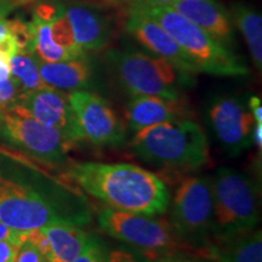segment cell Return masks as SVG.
Listing matches in <instances>:
<instances>
[{
  "mask_svg": "<svg viewBox=\"0 0 262 262\" xmlns=\"http://www.w3.org/2000/svg\"><path fill=\"white\" fill-rule=\"evenodd\" d=\"M88 194L114 210L162 215L170 204V194L156 173L126 163H71L66 171Z\"/></svg>",
  "mask_w": 262,
  "mask_h": 262,
  "instance_id": "obj_1",
  "label": "cell"
},
{
  "mask_svg": "<svg viewBox=\"0 0 262 262\" xmlns=\"http://www.w3.org/2000/svg\"><path fill=\"white\" fill-rule=\"evenodd\" d=\"M86 199L70 186L48 191L0 172V221L19 232H28L55 222L78 226L89 224Z\"/></svg>",
  "mask_w": 262,
  "mask_h": 262,
  "instance_id": "obj_2",
  "label": "cell"
},
{
  "mask_svg": "<svg viewBox=\"0 0 262 262\" xmlns=\"http://www.w3.org/2000/svg\"><path fill=\"white\" fill-rule=\"evenodd\" d=\"M130 147L143 162L168 170L192 171L209 160L204 130L192 119L143 127L136 131Z\"/></svg>",
  "mask_w": 262,
  "mask_h": 262,
  "instance_id": "obj_3",
  "label": "cell"
},
{
  "mask_svg": "<svg viewBox=\"0 0 262 262\" xmlns=\"http://www.w3.org/2000/svg\"><path fill=\"white\" fill-rule=\"evenodd\" d=\"M127 11L140 12L162 26L191 58L199 73L203 72L220 77L249 74L248 67L233 51L169 6H142Z\"/></svg>",
  "mask_w": 262,
  "mask_h": 262,
  "instance_id": "obj_4",
  "label": "cell"
},
{
  "mask_svg": "<svg viewBox=\"0 0 262 262\" xmlns=\"http://www.w3.org/2000/svg\"><path fill=\"white\" fill-rule=\"evenodd\" d=\"M211 238L216 243L253 231L260 222V187L255 180L232 168H220L210 179Z\"/></svg>",
  "mask_w": 262,
  "mask_h": 262,
  "instance_id": "obj_5",
  "label": "cell"
},
{
  "mask_svg": "<svg viewBox=\"0 0 262 262\" xmlns=\"http://www.w3.org/2000/svg\"><path fill=\"white\" fill-rule=\"evenodd\" d=\"M106 60L118 84L131 97L181 98L183 88L193 84L192 74L152 54L133 49L110 50Z\"/></svg>",
  "mask_w": 262,
  "mask_h": 262,
  "instance_id": "obj_6",
  "label": "cell"
},
{
  "mask_svg": "<svg viewBox=\"0 0 262 262\" xmlns=\"http://www.w3.org/2000/svg\"><path fill=\"white\" fill-rule=\"evenodd\" d=\"M0 141L48 165H62L75 142L12 103L0 108Z\"/></svg>",
  "mask_w": 262,
  "mask_h": 262,
  "instance_id": "obj_7",
  "label": "cell"
},
{
  "mask_svg": "<svg viewBox=\"0 0 262 262\" xmlns=\"http://www.w3.org/2000/svg\"><path fill=\"white\" fill-rule=\"evenodd\" d=\"M97 222L104 233L137 249L150 260L181 251L183 248L170 221L159 216L106 208L98 212Z\"/></svg>",
  "mask_w": 262,
  "mask_h": 262,
  "instance_id": "obj_8",
  "label": "cell"
},
{
  "mask_svg": "<svg viewBox=\"0 0 262 262\" xmlns=\"http://www.w3.org/2000/svg\"><path fill=\"white\" fill-rule=\"evenodd\" d=\"M173 231L183 245L210 255L212 227V193L210 179L189 176L183 179L173 193L171 217Z\"/></svg>",
  "mask_w": 262,
  "mask_h": 262,
  "instance_id": "obj_9",
  "label": "cell"
},
{
  "mask_svg": "<svg viewBox=\"0 0 262 262\" xmlns=\"http://www.w3.org/2000/svg\"><path fill=\"white\" fill-rule=\"evenodd\" d=\"M83 140L96 146H119L125 142L126 126L110 102L88 90L68 94Z\"/></svg>",
  "mask_w": 262,
  "mask_h": 262,
  "instance_id": "obj_10",
  "label": "cell"
},
{
  "mask_svg": "<svg viewBox=\"0 0 262 262\" xmlns=\"http://www.w3.org/2000/svg\"><path fill=\"white\" fill-rule=\"evenodd\" d=\"M211 130L222 149L229 156H239L250 148L254 117L248 101L235 96L217 97L208 108Z\"/></svg>",
  "mask_w": 262,
  "mask_h": 262,
  "instance_id": "obj_11",
  "label": "cell"
},
{
  "mask_svg": "<svg viewBox=\"0 0 262 262\" xmlns=\"http://www.w3.org/2000/svg\"><path fill=\"white\" fill-rule=\"evenodd\" d=\"M15 103L35 120L55 127L74 142L83 140L70 97L63 91L50 86L34 91H22Z\"/></svg>",
  "mask_w": 262,
  "mask_h": 262,
  "instance_id": "obj_12",
  "label": "cell"
},
{
  "mask_svg": "<svg viewBox=\"0 0 262 262\" xmlns=\"http://www.w3.org/2000/svg\"><path fill=\"white\" fill-rule=\"evenodd\" d=\"M125 14L126 32L147 51L156 56L165 58L186 73L192 75L199 73L191 58L155 19L136 11H127Z\"/></svg>",
  "mask_w": 262,
  "mask_h": 262,
  "instance_id": "obj_13",
  "label": "cell"
},
{
  "mask_svg": "<svg viewBox=\"0 0 262 262\" xmlns=\"http://www.w3.org/2000/svg\"><path fill=\"white\" fill-rule=\"evenodd\" d=\"M125 119L131 131L160 123L191 119V110L183 98L137 96L126 104Z\"/></svg>",
  "mask_w": 262,
  "mask_h": 262,
  "instance_id": "obj_14",
  "label": "cell"
},
{
  "mask_svg": "<svg viewBox=\"0 0 262 262\" xmlns=\"http://www.w3.org/2000/svg\"><path fill=\"white\" fill-rule=\"evenodd\" d=\"M228 48L234 41V29L228 11L217 0H175L166 5Z\"/></svg>",
  "mask_w": 262,
  "mask_h": 262,
  "instance_id": "obj_15",
  "label": "cell"
},
{
  "mask_svg": "<svg viewBox=\"0 0 262 262\" xmlns=\"http://www.w3.org/2000/svg\"><path fill=\"white\" fill-rule=\"evenodd\" d=\"M64 14L71 24L75 42L84 52L100 51L110 44L112 26L100 10L73 4L64 8Z\"/></svg>",
  "mask_w": 262,
  "mask_h": 262,
  "instance_id": "obj_16",
  "label": "cell"
},
{
  "mask_svg": "<svg viewBox=\"0 0 262 262\" xmlns=\"http://www.w3.org/2000/svg\"><path fill=\"white\" fill-rule=\"evenodd\" d=\"M38 66L42 81L63 93L89 90L94 84L95 70L88 56L61 62H44L38 58Z\"/></svg>",
  "mask_w": 262,
  "mask_h": 262,
  "instance_id": "obj_17",
  "label": "cell"
},
{
  "mask_svg": "<svg viewBox=\"0 0 262 262\" xmlns=\"http://www.w3.org/2000/svg\"><path fill=\"white\" fill-rule=\"evenodd\" d=\"M40 228L48 239V262H73L90 238L81 226L70 222H55Z\"/></svg>",
  "mask_w": 262,
  "mask_h": 262,
  "instance_id": "obj_18",
  "label": "cell"
},
{
  "mask_svg": "<svg viewBox=\"0 0 262 262\" xmlns=\"http://www.w3.org/2000/svg\"><path fill=\"white\" fill-rule=\"evenodd\" d=\"M210 256L217 262H262L261 229L255 228L212 245Z\"/></svg>",
  "mask_w": 262,
  "mask_h": 262,
  "instance_id": "obj_19",
  "label": "cell"
},
{
  "mask_svg": "<svg viewBox=\"0 0 262 262\" xmlns=\"http://www.w3.org/2000/svg\"><path fill=\"white\" fill-rule=\"evenodd\" d=\"M232 19L247 42L254 66L262 70V17L261 14L242 3H235L231 8Z\"/></svg>",
  "mask_w": 262,
  "mask_h": 262,
  "instance_id": "obj_20",
  "label": "cell"
},
{
  "mask_svg": "<svg viewBox=\"0 0 262 262\" xmlns=\"http://www.w3.org/2000/svg\"><path fill=\"white\" fill-rule=\"evenodd\" d=\"M10 74L22 91H34L48 86L39 73L38 57L34 54H15L10 57Z\"/></svg>",
  "mask_w": 262,
  "mask_h": 262,
  "instance_id": "obj_21",
  "label": "cell"
},
{
  "mask_svg": "<svg viewBox=\"0 0 262 262\" xmlns=\"http://www.w3.org/2000/svg\"><path fill=\"white\" fill-rule=\"evenodd\" d=\"M35 27L34 54L39 60L44 62H61L74 60V56L60 45L55 42L51 35V22L41 21L33 17Z\"/></svg>",
  "mask_w": 262,
  "mask_h": 262,
  "instance_id": "obj_22",
  "label": "cell"
},
{
  "mask_svg": "<svg viewBox=\"0 0 262 262\" xmlns=\"http://www.w3.org/2000/svg\"><path fill=\"white\" fill-rule=\"evenodd\" d=\"M51 35L56 44L70 51L75 58L86 56V52L81 50L75 42L73 31L64 12L51 22Z\"/></svg>",
  "mask_w": 262,
  "mask_h": 262,
  "instance_id": "obj_23",
  "label": "cell"
},
{
  "mask_svg": "<svg viewBox=\"0 0 262 262\" xmlns=\"http://www.w3.org/2000/svg\"><path fill=\"white\" fill-rule=\"evenodd\" d=\"M10 33L14 38L17 54H34L35 27L32 22H26L21 18L8 21Z\"/></svg>",
  "mask_w": 262,
  "mask_h": 262,
  "instance_id": "obj_24",
  "label": "cell"
},
{
  "mask_svg": "<svg viewBox=\"0 0 262 262\" xmlns=\"http://www.w3.org/2000/svg\"><path fill=\"white\" fill-rule=\"evenodd\" d=\"M107 248L97 237L90 235L89 241L73 262H106Z\"/></svg>",
  "mask_w": 262,
  "mask_h": 262,
  "instance_id": "obj_25",
  "label": "cell"
},
{
  "mask_svg": "<svg viewBox=\"0 0 262 262\" xmlns=\"http://www.w3.org/2000/svg\"><path fill=\"white\" fill-rule=\"evenodd\" d=\"M106 262H153L148 256L131 247H119L107 251Z\"/></svg>",
  "mask_w": 262,
  "mask_h": 262,
  "instance_id": "obj_26",
  "label": "cell"
},
{
  "mask_svg": "<svg viewBox=\"0 0 262 262\" xmlns=\"http://www.w3.org/2000/svg\"><path fill=\"white\" fill-rule=\"evenodd\" d=\"M21 93V86L11 75L8 79L0 80V108L8 107L10 104L15 103Z\"/></svg>",
  "mask_w": 262,
  "mask_h": 262,
  "instance_id": "obj_27",
  "label": "cell"
},
{
  "mask_svg": "<svg viewBox=\"0 0 262 262\" xmlns=\"http://www.w3.org/2000/svg\"><path fill=\"white\" fill-rule=\"evenodd\" d=\"M103 4L113 6L126 12L127 10L142 8V6H156V5H169L175 0H101Z\"/></svg>",
  "mask_w": 262,
  "mask_h": 262,
  "instance_id": "obj_28",
  "label": "cell"
},
{
  "mask_svg": "<svg viewBox=\"0 0 262 262\" xmlns=\"http://www.w3.org/2000/svg\"><path fill=\"white\" fill-rule=\"evenodd\" d=\"M15 262H48V261L35 245H33L31 242L25 241L18 249L17 257H16Z\"/></svg>",
  "mask_w": 262,
  "mask_h": 262,
  "instance_id": "obj_29",
  "label": "cell"
},
{
  "mask_svg": "<svg viewBox=\"0 0 262 262\" xmlns=\"http://www.w3.org/2000/svg\"><path fill=\"white\" fill-rule=\"evenodd\" d=\"M0 51L5 52L10 57L17 54V48L10 33L8 19L5 18H0Z\"/></svg>",
  "mask_w": 262,
  "mask_h": 262,
  "instance_id": "obj_30",
  "label": "cell"
},
{
  "mask_svg": "<svg viewBox=\"0 0 262 262\" xmlns=\"http://www.w3.org/2000/svg\"><path fill=\"white\" fill-rule=\"evenodd\" d=\"M64 12V6L56 4H40L37 6L33 17L41 19V21L52 22L55 21L58 16H61Z\"/></svg>",
  "mask_w": 262,
  "mask_h": 262,
  "instance_id": "obj_31",
  "label": "cell"
},
{
  "mask_svg": "<svg viewBox=\"0 0 262 262\" xmlns=\"http://www.w3.org/2000/svg\"><path fill=\"white\" fill-rule=\"evenodd\" d=\"M26 233L27 232L16 231V229L0 221V241L11 242V243L21 245L26 241Z\"/></svg>",
  "mask_w": 262,
  "mask_h": 262,
  "instance_id": "obj_32",
  "label": "cell"
},
{
  "mask_svg": "<svg viewBox=\"0 0 262 262\" xmlns=\"http://www.w3.org/2000/svg\"><path fill=\"white\" fill-rule=\"evenodd\" d=\"M153 262H211L208 258L193 256V255H188L182 253V251H176V253L166 254L163 256L157 257Z\"/></svg>",
  "mask_w": 262,
  "mask_h": 262,
  "instance_id": "obj_33",
  "label": "cell"
},
{
  "mask_svg": "<svg viewBox=\"0 0 262 262\" xmlns=\"http://www.w3.org/2000/svg\"><path fill=\"white\" fill-rule=\"evenodd\" d=\"M19 247L11 242L0 241V262H15Z\"/></svg>",
  "mask_w": 262,
  "mask_h": 262,
  "instance_id": "obj_34",
  "label": "cell"
},
{
  "mask_svg": "<svg viewBox=\"0 0 262 262\" xmlns=\"http://www.w3.org/2000/svg\"><path fill=\"white\" fill-rule=\"evenodd\" d=\"M249 108H250V112L253 114L254 120L256 124H262V104L260 97L257 96H251L248 100Z\"/></svg>",
  "mask_w": 262,
  "mask_h": 262,
  "instance_id": "obj_35",
  "label": "cell"
},
{
  "mask_svg": "<svg viewBox=\"0 0 262 262\" xmlns=\"http://www.w3.org/2000/svg\"><path fill=\"white\" fill-rule=\"evenodd\" d=\"M10 56L5 52L0 51V80H5L10 78Z\"/></svg>",
  "mask_w": 262,
  "mask_h": 262,
  "instance_id": "obj_36",
  "label": "cell"
},
{
  "mask_svg": "<svg viewBox=\"0 0 262 262\" xmlns=\"http://www.w3.org/2000/svg\"><path fill=\"white\" fill-rule=\"evenodd\" d=\"M251 139H253V142L255 143V146H256L258 150L261 152V149H262V124H256V123L254 124Z\"/></svg>",
  "mask_w": 262,
  "mask_h": 262,
  "instance_id": "obj_37",
  "label": "cell"
},
{
  "mask_svg": "<svg viewBox=\"0 0 262 262\" xmlns=\"http://www.w3.org/2000/svg\"><path fill=\"white\" fill-rule=\"evenodd\" d=\"M15 8H17L11 0H0V18H5Z\"/></svg>",
  "mask_w": 262,
  "mask_h": 262,
  "instance_id": "obj_38",
  "label": "cell"
},
{
  "mask_svg": "<svg viewBox=\"0 0 262 262\" xmlns=\"http://www.w3.org/2000/svg\"><path fill=\"white\" fill-rule=\"evenodd\" d=\"M11 2L14 3L16 6H19V5H24V4H28V3H31V2H35V0H11Z\"/></svg>",
  "mask_w": 262,
  "mask_h": 262,
  "instance_id": "obj_39",
  "label": "cell"
}]
</instances>
